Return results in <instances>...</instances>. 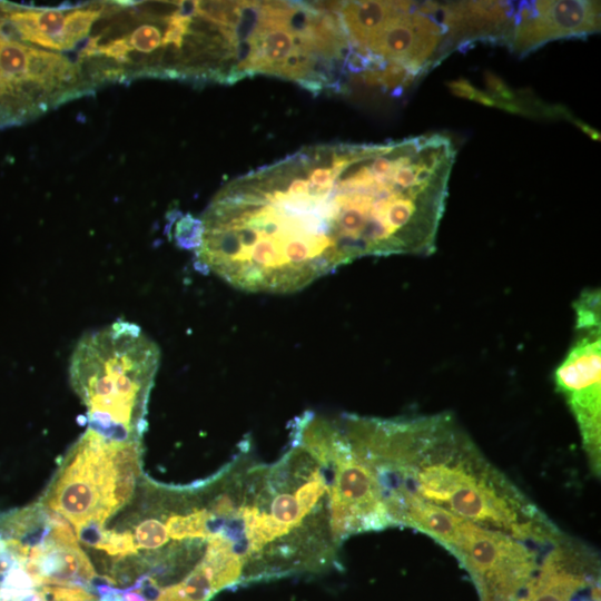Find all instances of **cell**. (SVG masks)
Listing matches in <instances>:
<instances>
[{
    "label": "cell",
    "instance_id": "6",
    "mask_svg": "<svg viewBox=\"0 0 601 601\" xmlns=\"http://www.w3.org/2000/svg\"><path fill=\"white\" fill-rule=\"evenodd\" d=\"M138 440H110L88 427L66 456L42 505L75 531L105 521L131 497L139 475Z\"/></svg>",
    "mask_w": 601,
    "mask_h": 601
},
{
    "label": "cell",
    "instance_id": "12",
    "mask_svg": "<svg viewBox=\"0 0 601 601\" xmlns=\"http://www.w3.org/2000/svg\"><path fill=\"white\" fill-rule=\"evenodd\" d=\"M72 6L31 8L0 3L1 32L13 40L30 42L45 49H73L68 36L69 11Z\"/></svg>",
    "mask_w": 601,
    "mask_h": 601
},
{
    "label": "cell",
    "instance_id": "14",
    "mask_svg": "<svg viewBox=\"0 0 601 601\" xmlns=\"http://www.w3.org/2000/svg\"><path fill=\"white\" fill-rule=\"evenodd\" d=\"M134 540L137 549L158 550L168 541L165 523L158 519H146L135 528Z\"/></svg>",
    "mask_w": 601,
    "mask_h": 601
},
{
    "label": "cell",
    "instance_id": "8",
    "mask_svg": "<svg viewBox=\"0 0 601 601\" xmlns=\"http://www.w3.org/2000/svg\"><path fill=\"white\" fill-rule=\"evenodd\" d=\"M575 334L572 345L555 371V384L566 398L579 425L589 464L595 475L601 470V316L600 292H582L575 302Z\"/></svg>",
    "mask_w": 601,
    "mask_h": 601
},
{
    "label": "cell",
    "instance_id": "4",
    "mask_svg": "<svg viewBox=\"0 0 601 601\" xmlns=\"http://www.w3.org/2000/svg\"><path fill=\"white\" fill-rule=\"evenodd\" d=\"M353 49L383 90L401 91L454 51L435 1H342Z\"/></svg>",
    "mask_w": 601,
    "mask_h": 601
},
{
    "label": "cell",
    "instance_id": "7",
    "mask_svg": "<svg viewBox=\"0 0 601 601\" xmlns=\"http://www.w3.org/2000/svg\"><path fill=\"white\" fill-rule=\"evenodd\" d=\"M290 437L331 471L333 528L341 544L351 535L393 526L376 480L354 452L338 417L305 412L293 422Z\"/></svg>",
    "mask_w": 601,
    "mask_h": 601
},
{
    "label": "cell",
    "instance_id": "17",
    "mask_svg": "<svg viewBox=\"0 0 601 601\" xmlns=\"http://www.w3.org/2000/svg\"><path fill=\"white\" fill-rule=\"evenodd\" d=\"M572 601H600V587L594 585L584 592L580 593Z\"/></svg>",
    "mask_w": 601,
    "mask_h": 601
},
{
    "label": "cell",
    "instance_id": "5",
    "mask_svg": "<svg viewBox=\"0 0 601 601\" xmlns=\"http://www.w3.org/2000/svg\"><path fill=\"white\" fill-rule=\"evenodd\" d=\"M393 520L450 551L469 573L480 601H518L539 564L533 545L415 497L402 499Z\"/></svg>",
    "mask_w": 601,
    "mask_h": 601
},
{
    "label": "cell",
    "instance_id": "1",
    "mask_svg": "<svg viewBox=\"0 0 601 601\" xmlns=\"http://www.w3.org/2000/svg\"><path fill=\"white\" fill-rule=\"evenodd\" d=\"M410 188L391 145L309 146L225 185L198 218L196 264L247 292L290 293L394 255Z\"/></svg>",
    "mask_w": 601,
    "mask_h": 601
},
{
    "label": "cell",
    "instance_id": "18",
    "mask_svg": "<svg viewBox=\"0 0 601 601\" xmlns=\"http://www.w3.org/2000/svg\"><path fill=\"white\" fill-rule=\"evenodd\" d=\"M125 601H146V599L137 591H121Z\"/></svg>",
    "mask_w": 601,
    "mask_h": 601
},
{
    "label": "cell",
    "instance_id": "13",
    "mask_svg": "<svg viewBox=\"0 0 601 601\" xmlns=\"http://www.w3.org/2000/svg\"><path fill=\"white\" fill-rule=\"evenodd\" d=\"M31 562L38 569V587L62 585L87 589L97 578L91 562L79 545H56L47 540L41 553Z\"/></svg>",
    "mask_w": 601,
    "mask_h": 601
},
{
    "label": "cell",
    "instance_id": "15",
    "mask_svg": "<svg viewBox=\"0 0 601 601\" xmlns=\"http://www.w3.org/2000/svg\"><path fill=\"white\" fill-rule=\"evenodd\" d=\"M93 548L111 556L126 558L138 553L134 535L128 531L117 532L104 529Z\"/></svg>",
    "mask_w": 601,
    "mask_h": 601
},
{
    "label": "cell",
    "instance_id": "2",
    "mask_svg": "<svg viewBox=\"0 0 601 601\" xmlns=\"http://www.w3.org/2000/svg\"><path fill=\"white\" fill-rule=\"evenodd\" d=\"M339 422L375 477L384 504L412 496L533 546H550L564 536L452 415L345 414Z\"/></svg>",
    "mask_w": 601,
    "mask_h": 601
},
{
    "label": "cell",
    "instance_id": "10",
    "mask_svg": "<svg viewBox=\"0 0 601 601\" xmlns=\"http://www.w3.org/2000/svg\"><path fill=\"white\" fill-rule=\"evenodd\" d=\"M518 601H572L599 584L597 554L564 535L549 546Z\"/></svg>",
    "mask_w": 601,
    "mask_h": 601
},
{
    "label": "cell",
    "instance_id": "16",
    "mask_svg": "<svg viewBox=\"0 0 601 601\" xmlns=\"http://www.w3.org/2000/svg\"><path fill=\"white\" fill-rule=\"evenodd\" d=\"M99 601H125L122 592L108 585H98Z\"/></svg>",
    "mask_w": 601,
    "mask_h": 601
},
{
    "label": "cell",
    "instance_id": "9",
    "mask_svg": "<svg viewBox=\"0 0 601 601\" xmlns=\"http://www.w3.org/2000/svg\"><path fill=\"white\" fill-rule=\"evenodd\" d=\"M599 30V1H520L515 3L504 46L513 53L524 56L548 42L583 38Z\"/></svg>",
    "mask_w": 601,
    "mask_h": 601
},
{
    "label": "cell",
    "instance_id": "11",
    "mask_svg": "<svg viewBox=\"0 0 601 601\" xmlns=\"http://www.w3.org/2000/svg\"><path fill=\"white\" fill-rule=\"evenodd\" d=\"M31 80L46 82L69 99L85 93L75 62L8 38L0 31V102Z\"/></svg>",
    "mask_w": 601,
    "mask_h": 601
},
{
    "label": "cell",
    "instance_id": "3",
    "mask_svg": "<svg viewBox=\"0 0 601 601\" xmlns=\"http://www.w3.org/2000/svg\"><path fill=\"white\" fill-rule=\"evenodd\" d=\"M159 363L158 345L136 324L117 321L83 335L70 356L69 378L89 427L110 440H138Z\"/></svg>",
    "mask_w": 601,
    "mask_h": 601
}]
</instances>
